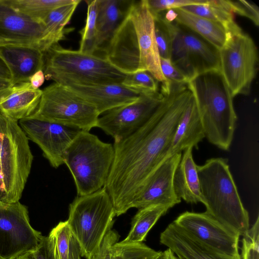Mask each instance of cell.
Instances as JSON below:
<instances>
[{"label":"cell","mask_w":259,"mask_h":259,"mask_svg":"<svg viewBox=\"0 0 259 259\" xmlns=\"http://www.w3.org/2000/svg\"><path fill=\"white\" fill-rule=\"evenodd\" d=\"M162 100L152 116L126 138L114 142V158L105 186L116 216L132 208L145 182L166 158L178 122L193 97L187 83L162 82Z\"/></svg>","instance_id":"obj_1"},{"label":"cell","mask_w":259,"mask_h":259,"mask_svg":"<svg viewBox=\"0 0 259 259\" xmlns=\"http://www.w3.org/2000/svg\"><path fill=\"white\" fill-rule=\"evenodd\" d=\"M101 51L126 74L147 71L158 82L166 81L160 67L154 17L146 0L132 1L124 18Z\"/></svg>","instance_id":"obj_2"},{"label":"cell","mask_w":259,"mask_h":259,"mask_svg":"<svg viewBox=\"0 0 259 259\" xmlns=\"http://www.w3.org/2000/svg\"><path fill=\"white\" fill-rule=\"evenodd\" d=\"M203 126L205 138L229 151L236 126L232 94L220 70L202 73L188 82Z\"/></svg>","instance_id":"obj_3"},{"label":"cell","mask_w":259,"mask_h":259,"mask_svg":"<svg viewBox=\"0 0 259 259\" xmlns=\"http://www.w3.org/2000/svg\"><path fill=\"white\" fill-rule=\"evenodd\" d=\"M206 213L240 236L249 229V215L241 201L228 159H207L197 165Z\"/></svg>","instance_id":"obj_4"},{"label":"cell","mask_w":259,"mask_h":259,"mask_svg":"<svg viewBox=\"0 0 259 259\" xmlns=\"http://www.w3.org/2000/svg\"><path fill=\"white\" fill-rule=\"evenodd\" d=\"M45 78L64 86L120 84L126 74L102 56L66 49L57 44L45 53Z\"/></svg>","instance_id":"obj_5"},{"label":"cell","mask_w":259,"mask_h":259,"mask_svg":"<svg viewBox=\"0 0 259 259\" xmlns=\"http://www.w3.org/2000/svg\"><path fill=\"white\" fill-rule=\"evenodd\" d=\"M114 158L113 144L101 141L90 132H79L64 158L77 196L90 194L105 187Z\"/></svg>","instance_id":"obj_6"},{"label":"cell","mask_w":259,"mask_h":259,"mask_svg":"<svg viewBox=\"0 0 259 259\" xmlns=\"http://www.w3.org/2000/svg\"><path fill=\"white\" fill-rule=\"evenodd\" d=\"M116 216L111 199L103 187L93 193L77 196L69 204L67 221L81 256L91 259L97 252Z\"/></svg>","instance_id":"obj_7"},{"label":"cell","mask_w":259,"mask_h":259,"mask_svg":"<svg viewBox=\"0 0 259 259\" xmlns=\"http://www.w3.org/2000/svg\"><path fill=\"white\" fill-rule=\"evenodd\" d=\"M17 121L0 113V201H19L30 173L33 156Z\"/></svg>","instance_id":"obj_8"},{"label":"cell","mask_w":259,"mask_h":259,"mask_svg":"<svg viewBox=\"0 0 259 259\" xmlns=\"http://www.w3.org/2000/svg\"><path fill=\"white\" fill-rule=\"evenodd\" d=\"M32 115L88 132L96 127L100 116L92 105L66 86L56 82L42 90L38 106Z\"/></svg>","instance_id":"obj_9"},{"label":"cell","mask_w":259,"mask_h":259,"mask_svg":"<svg viewBox=\"0 0 259 259\" xmlns=\"http://www.w3.org/2000/svg\"><path fill=\"white\" fill-rule=\"evenodd\" d=\"M163 19L172 37L170 60L188 82L204 72L220 70L218 48L188 28Z\"/></svg>","instance_id":"obj_10"},{"label":"cell","mask_w":259,"mask_h":259,"mask_svg":"<svg viewBox=\"0 0 259 259\" xmlns=\"http://www.w3.org/2000/svg\"><path fill=\"white\" fill-rule=\"evenodd\" d=\"M219 54L220 70L232 96L248 94L258 61L251 37L242 30L231 34Z\"/></svg>","instance_id":"obj_11"},{"label":"cell","mask_w":259,"mask_h":259,"mask_svg":"<svg viewBox=\"0 0 259 259\" xmlns=\"http://www.w3.org/2000/svg\"><path fill=\"white\" fill-rule=\"evenodd\" d=\"M42 236L31 226L26 206L0 201V259L33 252Z\"/></svg>","instance_id":"obj_12"},{"label":"cell","mask_w":259,"mask_h":259,"mask_svg":"<svg viewBox=\"0 0 259 259\" xmlns=\"http://www.w3.org/2000/svg\"><path fill=\"white\" fill-rule=\"evenodd\" d=\"M163 96L160 91L142 94L135 102L111 109L98 118L96 127L120 141L137 131L152 116Z\"/></svg>","instance_id":"obj_13"},{"label":"cell","mask_w":259,"mask_h":259,"mask_svg":"<svg viewBox=\"0 0 259 259\" xmlns=\"http://www.w3.org/2000/svg\"><path fill=\"white\" fill-rule=\"evenodd\" d=\"M173 222L219 253L232 258L241 257L238 250L240 236L205 212L185 211Z\"/></svg>","instance_id":"obj_14"},{"label":"cell","mask_w":259,"mask_h":259,"mask_svg":"<svg viewBox=\"0 0 259 259\" xmlns=\"http://www.w3.org/2000/svg\"><path fill=\"white\" fill-rule=\"evenodd\" d=\"M29 140L36 144L50 165L57 168L64 164L66 151L81 130L31 115L19 120Z\"/></svg>","instance_id":"obj_15"},{"label":"cell","mask_w":259,"mask_h":259,"mask_svg":"<svg viewBox=\"0 0 259 259\" xmlns=\"http://www.w3.org/2000/svg\"><path fill=\"white\" fill-rule=\"evenodd\" d=\"M181 156L182 153H178L167 157L158 165L145 182L132 208L155 204L172 207L181 202L174 191L173 178Z\"/></svg>","instance_id":"obj_16"},{"label":"cell","mask_w":259,"mask_h":259,"mask_svg":"<svg viewBox=\"0 0 259 259\" xmlns=\"http://www.w3.org/2000/svg\"><path fill=\"white\" fill-rule=\"evenodd\" d=\"M45 34L42 23L17 11L5 0H0V40L35 45L42 51Z\"/></svg>","instance_id":"obj_17"},{"label":"cell","mask_w":259,"mask_h":259,"mask_svg":"<svg viewBox=\"0 0 259 259\" xmlns=\"http://www.w3.org/2000/svg\"><path fill=\"white\" fill-rule=\"evenodd\" d=\"M0 59L7 67L14 85L29 82L33 74L44 68L45 53L33 45L1 43Z\"/></svg>","instance_id":"obj_18"},{"label":"cell","mask_w":259,"mask_h":259,"mask_svg":"<svg viewBox=\"0 0 259 259\" xmlns=\"http://www.w3.org/2000/svg\"><path fill=\"white\" fill-rule=\"evenodd\" d=\"M66 87L95 107L100 115L135 102L142 94L121 83Z\"/></svg>","instance_id":"obj_19"},{"label":"cell","mask_w":259,"mask_h":259,"mask_svg":"<svg viewBox=\"0 0 259 259\" xmlns=\"http://www.w3.org/2000/svg\"><path fill=\"white\" fill-rule=\"evenodd\" d=\"M160 242L180 259H241L219 253L176 225L169 224L160 234Z\"/></svg>","instance_id":"obj_20"},{"label":"cell","mask_w":259,"mask_h":259,"mask_svg":"<svg viewBox=\"0 0 259 259\" xmlns=\"http://www.w3.org/2000/svg\"><path fill=\"white\" fill-rule=\"evenodd\" d=\"M205 138L203 126L193 96L182 115L170 141L166 157L186 149H198Z\"/></svg>","instance_id":"obj_21"},{"label":"cell","mask_w":259,"mask_h":259,"mask_svg":"<svg viewBox=\"0 0 259 259\" xmlns=\"http://www.w3.org/2000/svg\"><path fill=\"white\" fill-rule=\"evenodd\" d=\"M159 14L167 21L176 22L191 29L219 50L224 46L231 34L222 25L181 8L171 9Z\"/></svg>","instance_id":"obj_22"},{"label":"cell","mask_w":259,"mask_h":259,"mask_svg":"<svg viewBox=\"0 0 259 259\" xmlns=\"http://www.w3.org/2000/svg\"><path fill=\"white\" fill-rule=\"evenodd\" d=\"M193 148L185 150L175 170L173 186L177 197L187 203L203 204L200 184L197 171V165L192 154Z\"/></svg>","instance_id":"obj_23"},{"label":"cell","mask_w":259,"mask_h":259,"mask_svg":"<svg viewBox=\"0 0 259 259\" xmlns=\"http://www.w3.org/2000/svg\"><path fill=\"white\" fill-rule=\"evenodd\" d=\"M42 90L33 89L29 82L14 85L0 101V113L15 121L33 115L40 102Z\"/></svg>","instance_id":"obj_24"},{"label":"cell","mask_w":259,"mask_h":259,"mask_svg":"<svg viewBox=\"0 0 259 259\" xmlns=\"http://www.w3.org/2000/svg\"><path fill=\"white\" fill-rule=\"evenodd\" d=\"M97 1V47L101 51L124 18L132 1Z\"/></svg>","instance_id":"obj_25"},{"label":"cell","mask_w":259,"mask_h":259,"mask_svg":"<svg viewBox=\"0 0 259 259\" xmlns=\"http://www.w3.org/2000/svg\"><path fill=\"white\" fill-rule=\"evenodd\" d=\"M81 2L76 0L72 4L58 7L52 11L43 20L46 34L43 40L42 51L47 52L53 46L65 39L66 35L73 28H66L77 6Z\"/></svg>","instance_id":"obj_26"},{"label":"cell","mask_w":259,"mask_h":259,"mask_svg":"<svg viewBox=\"0 0 259 259\" xmlns=\"http://www.w3.org/2000/svg\"><path fill=\"white\" fill-rule=\"evenodd\" d=\"M171 208L168 205L155 204L138 209L132 219L127 236L122 241L129 243L143 242L159 219Z\"/></svg>","instance_id":"obj_27"},{"label":"cell","mask_w":259,"mask_h":259,"mask_svg":"<svg viewBox=\"0 0 259 259\" xmlns=\"http://www.w3.org/2000/svg\"><path fill=\"white\" fill-rule=\"evenodd\" d=\"M13 8L42 23L53 10L74 3L76 0H5Z\"/></svg>","instance_id":"obj_28"},{"label":"cell","mask_w":259,"mask_h":259,"mask_svg":"<svg viewBox=\"0 0 259 259\" xmlns=\"http://www.w3.org/2000/svg\"><path fill=\"white\" fill-rule=\"evenodd\" d=\"M183 10L224 26L232 34L242 30L234 20V14L209 4L194 5L181 8Z\"/></svg>","instance_id":"obj_29"},{"label":"cell","mask_w":259,"mask_h":259,"mask_svg":"<svg viewBox=\"0 0 259 259\" xmlns=\"http://www.w3.org/2000/svg\"><path fill=\"white\" fill-rule=\"evenodd\" d=\"M87 15L84 27L79 31L81 35L80 52L96 54L98 52L97 19L98 1H88Z\"/></svg>","instance_id":"obj_30"},{"label":"cell","mask_w":259,"mask_h":259,"mask_svg":"<svg viewBox=\"0 0 259 259\" xmlns=\"http://www.w3.org/2000/svg\"><path fill=\"white\" fill-rule=\"evenodd\" d=\"M162 254V251H156L143 242L121 241L111 248V259H159Z\"/></svg>","instance_id":"obj_31"},{"label":"cell","mask_w":259,"mask_h":259,"mask_svg":"<svg viewBox=\"0 0 259 259\" xmlns=\"http://www.w3.org/2000/svg\"><path fill=\"white\" fill-rule=\"evenodd\" d=\"M158 81L148 71L126 74L121 84L140 94H153L159 91Z\"/></svg>","instance_id":"obj_32"},{"label":"cell","mask_w":259,"mask_h":259,"mask_svg":"<svg viewBox=\"0 0 259 259\" xmlns=\"http://www.w3.org/2000/svg\"><path fill=\"white\" fill-rule=\"evenodd\" d=\"M53 238L58 259H68L72 234L67 221L60 222L49 233Z\"/></svg>","instance_id":"obj_33"},{"label":"cell","mask_w":259,"mask_h":259,"mask_svg":"<svg viewBox=\"0 0 259 259\" xmlns=\"http://www.w3.org/2000/svg\"><path fill=\"white\" fill-rule=\"evenodd\" d=\"M155 20V34L160 58L170 59L172 37L163 18L160 15H153Z\"/></svg>","instance_id":"obj_34"},{"label":"cell","mask_w":259,"mask_h":259,"mask_svg":"<svg viewBox=\"0 0 259 259\" xmlns=\"http://www.w3.org/2000/svg\"><path fill=\"white\" fill-rule=\"evenodd\" d=\"M241 259H259V217L242 236Z\"/></svg>","instance_id":"obj_35"},{"label":"cell","mask_w":259,"mask_h":259,"mask_svg":"<svg viewBox=\"0 0 259 259\" xmlns=\"http://www.w3.org/2000/svg\"><path fill=\"white\" fill-rule=\"evenodd\" d=\"M206 2L207 0H146L148 9L153 15L187 6L204 4Z\"/></svg>","instance_id":"obj_36"},{"label":"cell","mask_w":259,"mask_h":259,"mask_svg":"<svg viewBox=\"0 0 259 259\" xmlns=\"http://www.w3.org/2000/svg\"><path fill=\"white\" fill-rule=\"evenodd\" d=\"M231 12L250 19L255 25H259L258 7L244 0L229 1Z\"/></svg>","instance_id":"obj_37"},{"label":"cell","mask_w":259,"mask_h":259,"mask_svg":"<svg viewBox=\"0 0 259 259\" xmlns=\"http://www.w3.org/2000/svg\"><path fill=\"white\" fill-rule=\"evenodd\" d=\"M160 67L166 81L175 83H187V78L173 65L170 59L160 58Z\"/></svg>","instance_id":"obj_38"},{"label":"cell","mask_w":259,"mask_h":259,"mask_svg":"<svg viewBox=\"0 0 259 259\" xmlns=\"http://www.w3.org/2000/svg\"><path fill=\"white\" fill-rule=\"evenodd\" d=\"M119 235L118 233L111 229L104 238L99 248L91 259H111V248L112 245L118 242Z\"/></svg>","instance_id":"obj_39"},{"label":"cell","mask_w":259,"mask_h":259,"mask_svg":"<svg viewBox=\"0 0 259 259\" xmlns=\"http://www.w3.org/2000/svg\"><path fill=\"white\" fill-rule=\"evenodd\" d=\"M33 253L35 259H58L53 240L50 235L42 236Z\"/></svg>","instance_id":"obj_40"},{"label":"cell","mask_w":259,"mask_h":259,"mask_svg":"<svg viewBox=\"0 0 259 259\" xmlns=\"http://www.w3.org/2000/svg\"><path fill=\"white\" fill-rule=\"evenodd\" d=\"M45 76L44 71L39 70L33 74L29 78V82L34 90L39 89L45 82Z\"/></svg>","instance_id":"obj_41"},{"label":"cell","mask_w":259,"mask_h":259,"mask_svg":"<svg viewBox=\"0 0 259 259\" xmlns=\"http://www.w3.org/2000/svg\"><path fill=\"white\" fill-rule=\"evenodd\" d=\"M14 86L10 79L0 77V101L11 92Z\"/></svg>","instance_id":"obj_42"},{"label":"cell","mask_w":259,"mask_h":259,"mask_svg":"<svg viewBox=\"0 0 259 259\" xmlns=\"http://www.w3.org/2000/svg\"><path fill=\"white\" fill-rule=\"evenodd\" d=\"M81 253L79 245L72 236L70 245L68 259H81Z\"/></svg>","instance_id":"obj_43"},{"label":"cell","mask_w":259,"mask_h":259,"mask_svg":"<svg viewBox=\"0 0 259 259\" xmlns=\"http://www.w3.org/2000/svg\"><path fill=\"white\" fill-rule=\"evenodd\" d=\"M0 77L11 79L10 72L3 61L0 59Z\"/></svg>","instance_id":"obj_44"},{"label":"cell","mask_w":259,"mask_h":259,"mask_svg":"<svg viewBox=\"0 0 259 259\" xmlns=\"http://www.w3.org/2000/svg\"><path fill=\"white\" fill-rule=\"evenodd\" d=\"M163 259H178L177 256L169 249L163 251Z\"/></svg>","instance_id":"obj_45"},{"label":"cell","mask_w":259,"mask_h":259,"mask_svg":"<svg viewBox=\"0 0 259 259\" xmlns=\"http://www.w3.org/2000/svg\"><path fill=\"white\" fill-rule=\"evenodd\" d=\"M16 259H35V258L33 252H30L23 254Z\"/></svg>","instance_id":"obj_46"},{"label":"cell","mask_w":259,"mask_h":259,"mask_svg":"<svg viewBox=\"0 0 259 259\" xmlns=\"http://www.w3.org/2000/svg\"><path fill=\"white\" fill-rule=\"evenodd\" d=\"M159 259H163V251H162V254L161 256L160 257V258Z\"/></svg>","instance_id":"obj_47"},{"label":"cell","mask_w":259,"mask_h":259,"mask_svg":"<svg viewBox=\"0 0 259 259\" xmlns=\"http://www.w3.org/2000/svg\"><path fill=\"white\" fill-rule=\"evenodd\" d=\"M3 42H4V41H3L2 40H0V44H1V43H3Z\"/></svg>","instance_id":"obj_48"},{"label":"cell","mask_w":259,"mask_h":259,"mask_svg":"<svg viewBox=\"0 0 259 259\" xmlns=\"http://www.w3.org/2000/svg\"><path fill=\"white\" fill-rule=\"evenodd\" d=\"M178 259H180V258H178Z\"/></svg>","instance_id":"obj_49"}]
</instances>
